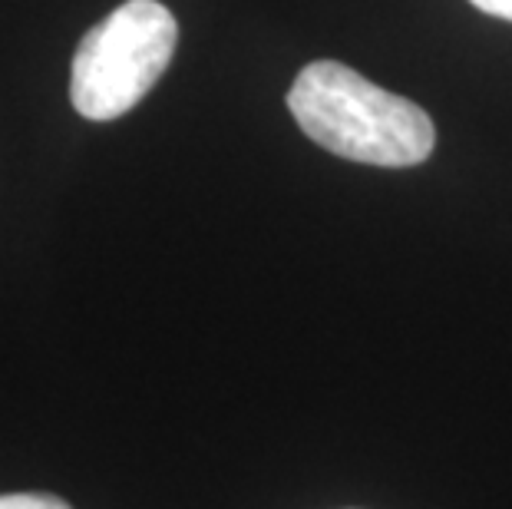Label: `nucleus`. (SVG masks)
Returning a JSON list of instances; mask_svg holds the SVG:
<instances>
[{
	"label": "nucleus",
	"instance_id": "1",
	"mask_svg": "<svg viewBox=\"0 0 512 509\" xmlns=\"http://www.w3.org/2000/svg\"><path fill=\"white\" fill-rule=\"evenodd\" d=\"M288 110L321 149L367 166H420L437 146L433 119L417 103L380 90L334 60H318L298 73Z\"/></svg>",
	"mask_w": 512,
	"mask_h": 509
},
{
	"label": "nucleus",
	"instance_id": "2",
	"mask_svg": "<svg viewBox=\"0 0 512 509\" xmlns=\"http://www.w3.org/2000/svg\"><path fill=\"white\" fill-rule=\"evenodd\" d=\"M179 24L159 0H126L80 40L70 70L73 110L110 123L143 103L176 53Z\"/></svg>",
	"mask_w": 512,
	"mask_h": 509
},
{
	"label": "nucleus",
	"instance_id": "3",
	"mask_svg": "<svg viewBox=\"0 0 512 509\" xmlns=\"http://www.w3.org/2000/svg\"><path fill=\"white\" fill-rule=\"evenodd\" d=\"M0 509H70V503L50 493H7L0 496Z\"/></svg>",
	"mask_w": 512,
	"mask_h": 509
},
{
	"label": "nucleus",
	"instance_id": "4",
	"mask_svg": "<svg viewBox=\"0 0 512 509\" xmlns=\"http://www.w3.org/2000/svg\"><path fill=\"white\" fill-rule=\"evenodd\" d=\"M470 4L483 10V14H493V17L512 20V0H470Z\"/></svg>",
	"mask_w": 512,
	"mask_h": 509
}]
</instances>
